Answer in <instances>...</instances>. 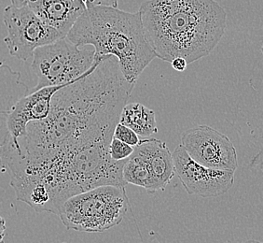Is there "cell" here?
<instances>
[{
  "label": "cell",
  "mask_w": 263,
  "mask_h": 243,
  "mask_svg": "<svg viewBox=\"0 0 263 243\" xmlns=\"http://www.w3.org/2000/svg\"><path fill=\"white\" fill-rule=\"evenodd\" d=\"M135 85L115 56H96L90 71L53 95L46 119L29 123L17 142L6 138L0 145L1 165L10 171L70 148L111 141Z\"/></svg>",
  "instance_id": "1"
},
{
  "label": "cell",
  "mask_w": 263,
  "mask_h": 243,
  "mask_svg": "<svg viewBox=\"0 0 263 243\" xmlns=\"http://www.w3.org/2000/svg\"><path fill=\"white\" fill-rule=\"evenodd\" d=\"M139 11L155 55L170 63L209 56L227 26L226 11L215 0H148Z\"/></svg>",
  "instance_id": "2"
},
{
  "label": "cell",
  "mask_w": 263,
  "mask_h": 243,
  "mask_svg": "<svg viewBox=\"0 0 263 243\" xmlns=\"http://www.w3.org/2000/svg\"><path fill=\"white\" fill-rule=\"evenodd\" d=\"M111 141L91 142L57 152L51 158L21 167L13 173L20 182L43 188L50 198L51 212L57 214L69 198L91 189L113 185L125 187L124 161L109 155Z\"/></svg>",
  "instance_id": "3"
},
{
  "label": "cell",
  "mask_w": 263,
  "mask_h": 243,
  "mask_svg": "<svg viewBox=\"0 0 263 243\" xmlns=\"http://www.w3.org/2000/svg\"><path fill=\"white\" fill-rule=\"evenodd\" d=\"M66 38L79 47L92 46L96 56H115L124 78L135 84L157 57L145 34L140 11L91 7L77 20Z\"/></svg>",
  "instance_id": "4"
},
{
  "label": "cell",
  "mask_w": 263,
  "mask_h": 243,
  "mask_svg": "<svg viewBox=\"0 0 263 243\" xmlns=\"http://www.w3.org/2000/svg\"><path fill=\"white\" fill-rule=\"evenodd\" d=\"M128 209L125 187L105 185L69 198L57 215L67 229L102 233L122 223Z\"/></svg>",
  "instance_id": "5"
},
{
  "label": "cell",
  "mask_w": 263,
  "mask_h": 243,
  "mask_svg": "<svg viewBox=\"0 0 263 243\" xmlns=\"http://www.w3.org/2000/svg\"><path fill=\"white\" fill-rule=\"evenodd\" d=\"M32 70L37 77L33 91L71 83L83 76L96 63L95 48L80 49L67 38L35 49Z\"/></svg>",
  "instance_id": "6"
},
{
  "label": "cell",
  "mask_w": 263,
  "mask_h": 243,
  "mask_svg": "<svg viewBox=\"0 0 263 243\" xmlns=\"http://www.w3.org/2000/svg\"><path fill=\"white\" fill-rule=\"evenodd\" d=\"M3 21L8 35L4 40L11 56L23 61L33 57L36 48L66 38L46 25L27 4H10L4 10Z\"/></svg>",
  "instance_id": "7"
},
{
  "label": "cell",
  "mask_w": 263,
  "mask_h": 243,
  "mask_svg": "<svg viewBox=\"0 0 263 243\" xmlns=\"http://www.w3.org/2000/svg\"><path fill=\"white\" fill-rule=\"evenodd\" d=\"M181 145L194 161L204 167L234 171L236 149L226 135L208 126L190 128L181 135Z\"/></svg>",
  "instance_id": "8"
},
{
  "label": "cell",
  "mask_w": 263,
  "mask_h": 243,
  "mask_svg": "<svg viewBox=\"0 0 263 243\" xmlns=\"http://www.w3.org/2000/svg\"><path fill=\"white\" fill-rule=\"evenodd\" d=\"M175 170L189 195L216 198L228 192L234 183V171L204 167L194 161L182 145L173 152Z\"/></svg>",
  "instance_id": "9"
},
{
  "label": "cell",
  "mask_w": 263,
  "mask_h": 243,
  "mask_svg": "<svg viewBox=\"0 0 263 243\" xmlns=\"http://www.w3.org/2000/svg\"><path fill=\"white\" fill-rule=\"evenodd\" d=\"M72 83V82H71ZM70 83L41 88L32 91L29 95L21 97L15 105L10 109L7 117L8 137L11 142L26 134V127L31 121H42L46 119L51 111V98L56 92Z\"/></svg>",
  "instance_id": "10"
},
{
  "label": "cell",
  "mask_w": 263,
  "mask_h": 243,
  "mask_svg": "<svg viewBox=\"0 0 263 243\" xmlns=\"http://www.w3.org/2000/svg\"><path fill=\"white\" fill-rule=\"evenodd\" d=\"M26 3L46 25L64 37L86 10L83 0H26Z\"/></svg>",
  "instance_id": "11"
},
{
  "label": "cell",
  "mask_w": 263,
  "mask_h": 243,
  "mask_svg": "<svg viewBox=\"0 0 263 243\" xmlns=\"http://www.w3.org/2000/svg\"><path fill=\"white\" fill-rule=\"evenodd\" d=\"M135 151L147 163L155 192L164 190L176 175L173 153L166 143L157 138H144Z\"/></svg>",
  "instance_id": "12"
},
{
  "label": "cell",
  "mask_w": 263,
  "mask_h": 243,
  "mask_svg": "<svg viewBox=\"0 0 263 243\" xmlns=\"http://www.w3.org/2000/svg\"><path fill=\"white\" fill-rule=\"evenodd\" d=\"M120 123L144 138H148L158 132L155 112L140 103H131L123 107Z\"/></svg>",
  "instance_id": "13"
},
{
  "label": "cell",
  "mask_w": 263,
  "mask_h": 243,
  "mask_svg": "<svg viewBox=\"0 0 263 243\" xmlns=\"http://www.w3.org/2000/svg\"><path fill=\"white\" fill-rule=\"evenodd\" d=\"M122 174L123 180L127 184L130 183L138 187L144 188L149 194L155 193L152 174L149 172L147 163L136 151H134L131 157L125 160Z\"/></svg>",
  "instance_id": "14"
},
{
  "label": "cell",
  "mask_w": 263,
  "mask_h": 243,
  "mask_svg": "<svg viewBox=\"0 0 263 243\" xmlns=\"http://www.w3.org/2000/svg\"><path fill=\"white\" fill-rule=\"evenodd\" d=\"M113 137L122 141V142H125L128 145L134 148L138 146L141 143L142 141L144 140V137L138 136L137 133L131 129L130 127L122 125L120 121L114 129Z\"/></svg>",
  "instance_id": "15"
},
{
  "label": "cell",
  "mask_w": 263,
  "mask_h": 243,
  "mask_svg": "<svg viewBox=\"0 0 263 243\" xmlns=\"http://www.w3.org/2000/svg\"><path fill=\"white\" fill-rule=\"evenodd\" d=\"M109 155L115 161H124L131 157L135 151V148L128 145L125 142L118 140L115 137H112L109 144Z\"/></svg>",
  "instance_id": "16"
},
{
  "label": "cell",
  "mask_w": 263,
  "mask_h": 243,
  "mask_svg": "<svg viewBox=\"0 0 263 243\" xmlns=\"http://www.w3.org/2000/svg\"><path fill=\"white\" fill-rule=\"evenodd\" d=\"M83 2L86 6V9L91 7H97V6L118 8L119 0H83Z\"/></svg>",
  "instance_id": "17"
},
{
  "label": "cell",
  "mask_w": 263,
  "mask_h": 243,
  "mask_svg": "<svg viewBox=\"0 0 263 243\" xmlns=\"http://www.w3.org/2000/svg\"><path fill=\"white\" fill-rule=\"evenodd\" d=\"M171 65L175 71L178 72H183V71L187 70V61L185 60L182 57H176L175 59L171 61Z\"/></svg>",
  "instance_id": "18"
},
{
  "label": "cell",
  "mask_w": 263,
  "mask_h": 243,
  "mask_svg": "<svg viewBox=\"0 0 263 243\" xmlns=\"http://www.w3.org/2000/svg\"><path fill=\"white\" fill-rule=\"evenodd\" d=\"M6 233V222L3 217L0 215V243H4Z\"/></svg>",
  "instance_id": "19"
},
{
  "label": "cell",
  "mask_w": 263,
  "mask_h": 243,
  "mask_svg": "<svg viewBox=\"0 0 263 243\" xmlns=\"http://www.w3.org/2000/svg\"><path fill=\"white\" fill-rule=\"evenodd\" d=\"M243 243H263L258 241V240H255V239H251V240H248V241H245Z\"/></svg>",
  "instance_id": "20"
},
{
  "label": "cell",
  "mask_w": 263,
  "mask_h": 243,
  "mask_svg": "<svg viewBox=\"0 0 263 243\" xmlns=\"http://www.w3.org/2000/svg\"><path fill=\"white\" fill-rule=\"evenodd\" d=\"M260 50H261V53H262V55H263V44H262V46H261V49H260Z\"/></svg>",
  "instance_id": "21"
},
{
  "label": "cell",
  "mask_w": 263,
  "mask_h": 243,
  "mask_svg": "<svg viewBox=\"0 0 263 243\" xmlns=\"http://www.w3.org/2000/svg\"><path fill=\"white\" fill-rule=\"evenodd\" d=\"M224 243H234V242H232V241H226V242H224Z\"/></svg>",
  "instance_id": "22"
}]
</instances>
